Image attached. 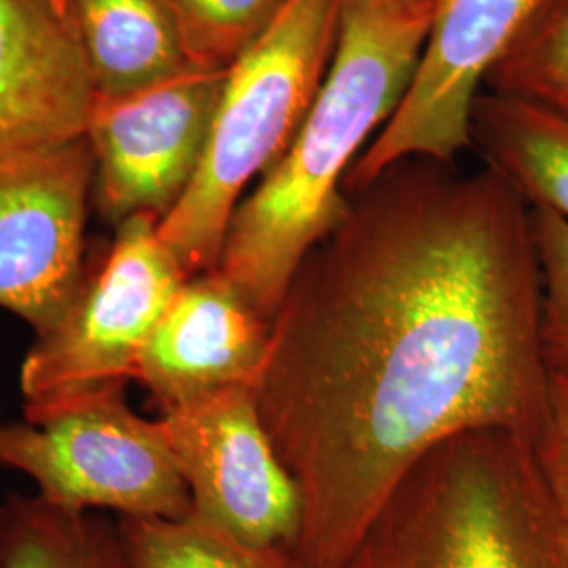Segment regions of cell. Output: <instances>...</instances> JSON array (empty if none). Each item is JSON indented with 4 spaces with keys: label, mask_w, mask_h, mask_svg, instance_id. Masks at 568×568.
Segmentation results:
<instances>
[{
    "label": "cell",
    "mask_w": 568,
    "mask_h": 568,
    "mask_svg": "<svg viewBox=\"0 0 568 568\" xmlns=\"http://www.w3.org/2000/svg\"><path fill=\"white\" fill-rule=\"evenodd\" d=\"M272 318L255 398L302 497L297 568H342L406 471L548 417L530 204L497 171L406 159L347 194Z\"/></svg>",
    "instance_id": "obj_1"
},
{
    "label": "cell",
    "mask_w": 568,
    "mask_h": 568,
    "mask_svg": "<svg viewBox=\"0 0 568 568\" xmlns=\"http://www.w3.org/2000/svg\"><path fill=\"white\" fill-rule=\"evenodd\" d=\"M432 13L434 0H344L325 81L236 206L217 267L270 323L305 255L342 222L345 178L403 102Z\"/></svg>",
    "instance_id": "obj_2"
},
{
    "label": "cell",
    "mask_w": 568,
    "mask_h": 568,
    "mask_svg": "<svg viewBox=\"0 0 568 568\" xmlns=\"http://www.w3.org/2000/svg\"><path fill=\"white\" fill-rule=\"evenodd\" d=\"M342 568H568V518L535 445L469 429L406 471Z\"/></svg>",
    "instance_id": "obj_3"
},
{
    "label": "cell",
    "mask_w": 568,
    "mask_h": 568,
    "mask_svg": "<svg viewBox=\"0 0 568 568\" xmlns=\"http://www.w3.org/2000/svg\"><path fill=\"white\" fill-rule=\"evenodd\" d=\"M344 0H291L225 74L203 161L159 222L187 276L220 267L230 220L300 131L339 37Z\"/></svg>",
    "instance_id": "obj_4"
},
{
    "label": "cell",
    "mask_w": 568,
    "mask_h": 568,
    "mask_svg": "<svg viewBox=\"0 0 568 568\" xmlns=\"http://www.w3.org/2000/svg\"><path fill=\"white\" fill-rule=\"evenodd\" d=\"M124 387H98L20 424H0V466L26 474L37 495L60 508L187 516L190 493L163 427L129 406Z\"/></svg>",
    "instance_id": "obj_5"
},
{
    "label": "cell",
    "mask_w": 568,
    "mask_h": 568,
    "mask_svg": "<svg viewBox=\"0 0 568 568\" xmlns=\"http://www.w3.org/2000/svg\"><path fill=\"white\" fill-rule=\"evenodd\" d=\"M187 278L159 220L135 215L116 225L114 243L74 304L21 363L23 415L131 382L145 339Z\"/></svg>",
    "instance_id": "obj_6"
},
{
    "label": "cell",
    "mask_w": 568,
    "mask_h": 568,
    "mask_svg": "<svg viewBox=\"0 0 568 568\" xmlns=\"http://www.w3.org/2000/svg\"><path fill=\"white\" fill-rule=\"evenodd\" d=\"M554 0H434L415 77L392 121L345 178L354 194L406 159L455 163L490 70Z\"/></svg>",
    "instance_id": "obj_7"
},
{
    "label": "cell",
    "mask_w": 568,
    "mask_h": 568,
    "mask_svg": "<svg viewBox=\"0 0 568 568\" xmlns=\"http://www.w3.org/2000/svg\"><path fill=\"white\" fill-rule=\"evenodd\" d=\"M93 187L84 135L0 154V307L37 337L58 326L87 281Z\"/></svg>",
    "instance_id": "obj_8"
},
{
    "label": "cell",
    "mask_w": 568,
    "mask_h": 568,
    "mask_svg": "<svg viewBox=\"0 0 568 568\" xmlns=\"http://www.w3.org/2000/svg\"><path fill=\"white\" fill-rule=\"evenodd\" d=\"M159 424L194 518L248 546L293 551L302 497L267 434L255 387L164 410Z\"/></svg>",
    "instance_id": "obj_9"
},
{
    "label": "cell",
    "mask_w": 568,
    "mask_h": 568,
    "mask_svg": "<svg viewBox=\"0 0 568 568\" xmlns=\"http://www.w3.org/2000/svg\"><path fill=\"white\" fill-rule=\"evenodd\" d=\"M227 70H187L126 98H95L84 138L95 163L93 199L114 225L163 220L194 180Z\"/></svg>",
    "instance_id": "obj_10"
},
{
    "label": "cell",
    "mask_w": 568,
    "mask_h": 568,
    "mask_svg": "<svg viewBox=\"0 0 568 568\" xmlns=\"http://www.w3.org/2000/svg\"><path fill=\"white\" fill-rule=\"evenodd\" d=\"M272 323L220 270L190 276L145 339L133 379L171 410L257 386Z\"/></svg>",
    "instance_id": "obj_11"
},
{
    "label": "cell",
    "mask_w": 568,
    "mask_h": 568,
    "mask_svg": "<svg viewBox=\"0 0 568 568\" xmlns=\"http://www.w3.org/2000/svg\"><path fill=\"white\" fill-rule=\"evenodd\" d=\"M93 102L63 0H0V154L81 138Z\"/></svg>",
    "instance_id": "obj_12"
},
{
    "label": "cell",
    "mask_w": 568,
    "mask_h": 568,
    "mask_svg": "<svg viewBox=\"0 0 568 568\" xmlns=\"http://www.w3.org/2000/svg\"><path fill=\"white\" fill-rule=\"evenodd\" d=\"M95 98H126L190 65L166 0H63Z\"/></svg>",
    "instance_id": "obj_13"
},
{
    "label": "cell",
    "mask_w": 568,
    "mask_h": 568,
    "mask_svg": "<svg viewBox=\"0 0 568 568\" xmlns=\"http://www.w3.org/2000/svg\"><path fill=\"white\" fill-rule=\"evenodd\" d=\"M469 140L530 206L568 222V121L535 103L483 91L471 110Z\"/></svg>",
    "instance_id": "obj_14"
},
{
    "label": "cell",
    "mask_w": 568,
    "mask_h": 568,
    "mask_svg": "<svg viewBox=\"0 0 568 568\" xmlns=\"http://www.w3.org/2000/svg\"><path fill=\"white\" fill-rule=\"evenodd\" d=\"M0 568H129V562L119 525L39 495H11L0 506Z\"/></svg>",
    "instance_id": "obj_15"
},
{
    "label": "cell",
    "mask_w": 568,
    "mask_h": 568,
    "mask_svg": "<svg viewBox=\"0 0 568 568\" xmlns=\"http://www.w3.org/2000/svg\"><path fill=\"white\" fill-rule=\"evenodd\" d=\"M116 525L129 568H297L288 549L248 546L192 514Z\"/></svg>",
    "instance_id": "obj_16"
},
{
    "label": "cell",
    "mask_w": 568,
    "mask_h": 568,
    "mask_svg": "<svg viewBox=\"0 0 568 568\" xmlns=\"http://www.w3.org/2000/svg\"><path fill=\"white\" fill-rule=\"evenodd\" d=\"M485 91L535 103L568 121V0H554L499 61Z\"/></svg>",
    "instance_id": "obj_17"
},
{
    "label": "cell",
    "mask_w": 568,
    "mask_h": 568,
    "mask_svg": "<svg viewBox=\"0 0 568 568\" xmlns=\"http://www.w3.org/2000/svg\"><path fill=\"white\" fill-rule=\"evenodd\" d=\"M291 0H166L185 58L196 70H230L264 39Z\"/></svg>",
    "instance_id": "obj_18"
},
{
    "label": "cell",
    "mask_w": 568,
    "mask_h": 568,
    "mask_svg": "<svg viewBox=\"0 0 568 568\" xmlns=\"http://www.w3.org/2000/svg\"><path fill=\"white\" fill-rule=\"evenodd\" d=\"M541 267V337L549 371H568V222L530 206Z\"/></svg>",
    "instance_id": "obj_19"
},
{
    "label": "cell",
    "mask_w": 568,
    "mask_h": 568,
    "mask_svg": "<svg viewBox=\"0 0 568 568\" xmlns=\"http://www.w3.org/2000/svg\"><path fill=\"white\" fill-rule=\"evenodd\" d=\"M535 450L568 518V371H549L548 417Z\"/></svg>",
    "instance_id": "obj_20"
}]
</instances>
